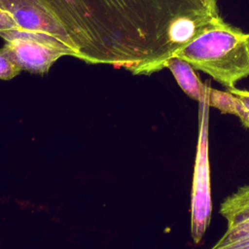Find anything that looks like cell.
I'll return each instance as SVG.
<instances>
[{
    "label": "cell",
    "instance_id": "obj_1",
    "mask_svg": "<svg viewBox=\"0 0 249 249\" xmlns=\"http://www.w3.org/2000/svg\"><path fill=\"white\" fill-rule=\"evenodd\" d=\"M74 41L78 57L130 71L174 55L215 0H43Z\"/></svg>",
    "mask_w": 249,
    "mask_h": 249
},
{
    "label": "cell",
    "instance_id": "obj_2",
    "mask_svg": "<svg viewBox=\"0 0 249 249\" xmlns=\"http://www.w3.org/2000/svg\"><path fill=\"white\" fill-rule=\"evenodd\" d=\"M195 69L208 74L228 89L249 76L248 34L223 19L176 52Z\"/></svg>",
    "mask_w": 249,
    "mask_h": 249
},
{
    "label": "cell",
    "instance_id": "obj_3",
    "mask_svg": "<svg viewBox=\"0 0 249 249\" xmlns=\"http://www.w3.org/2000/svg\"><path fill=\"white\" fill-rule=\"evenodd\" d=\"M198 104V140L194 168L191 204V233L194 242L196 244L200 243L202 240L205 231L209 226L212 213L208 159V124L210 109L208 103V89Z\"/></svg>",
    "mask_w": 249,
    "mask_h": 249
},
{
    "label": "cell",
    "instance_id": "obj_4",
    "mask_svg": "<svg viewBox=\"0 0 249 249\" xmlns=\"http://www.w3.org/2000/svg\"><path fill=\"white\" fill-rule=\"evenodd\" d=\"M0 7L12 15L18 31L67 49L78 57L77 47L65 26L43 0H0Z\"/></svg>",
    "mask_w": 249,
    "mask_h": 249
},
{
    "label": "cell",
    "instance_id": "obj_5",
    "mask_svg": "<svg viewBox=\"0 0 249 249\" xmlns=\"http://www.w3.org/2000/svg\"><path fill=\"white\" fill-rule=\"evenodd\" d=\"M6 40L3 47L10 58L21 69L31 73L43 74L63 55L73 53L63 48L45 41L17 33L15 30L0 33Z\"/></svg>",
    "mask_w": 249,
    "mask_h": 249
},
{
    "label": "cell",
    "instance_id": "obj_6",
    "mask_svg": "<svg viewBox=\"0 0 249 249\" xmlns=\"http://www.w3.org/2000/svg\"><path fill=\"white\" fill-rule=\"evenodd\" d=\"M220 213L227 221V230L213 245L214 249H249V185L226 197Z\"/></svg>",
    "mask_w": 249,
    "mask_h": 249
},
{
    "label": "cell",
    "instance_id": "obj_7",
    "mask_svg": "<svg viewBox=\"0 0 249 249\" xmlns=\"http://www.w3.org/2000/svg\"><path fill=\"white\" fill-rule=\"evenodd\" d=\"M208 103L210 107L220 110L224 114L237 117L249 128V91L236 88L228 89L227 91L217 90L209 86Z\"/></svg>",
    "mask_w": 249,
    "mask_h": 249
},
{
    "label": "cell",
    "instance_id": "obj_8",
    "mask_svg": "<svg viewBox=\"0 0 249 249\" xmlns=\"http://www.w3.org/2000/svg\"><path fill=\"white\" fill-rule=\"evenodd\" d=\"M165 68L171 71L179 87L192 99L199 102L207 92L209 83L203 84L196 74L195 68L186 60L172 56L167 60Z\"/></svg>",
    "mask_w": 249,
    "mask_h": 249
},
{
    "label": "cell",
    "instance_id": "obj_9",
    "mask_svg": "<svg viewBox=\"0 0 249 249\" xmlns=\"http://www.w3.org/2000/svg\"><path fill=\"white\" fill-rule=\"evenodd\" d=\"M20 71L21 69L10 58L5 50L0 49V79L11 80Z\"/></svg>",
    "mask_w": 249,
    "mask_h": 249
},
{
    "label": "cell",
    "instance_id": "obj_10",
    "mask_svg": "<svg viewBox=\"0 0 249 249\" xmlns=\"http://www.w3.org/2000/svg\"><path fill=\"white\" fill-rule=\"evenodd\" d=\"M11 30H18V26L12 15L0 7V33Z\"/></svg>",
    "mask_w": 249,
    "mask_h": 249
},
{
    "label": "cell",
    "instance_id": "obj_11",
    "mask_svg": "<svg viewBox=\"0 0 249 249\" xmlns=\"http://www.w3.org/2000/svg\"><path fill=\"white\" fill-rule=\"evenodd\" d=\"M248 42H249V34H248Z\"/></svg>",
    "mask_w": 249,
    "mask_h": 249
}]
</instances>
